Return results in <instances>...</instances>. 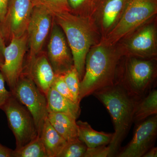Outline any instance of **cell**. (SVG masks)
<instances>
[{
  "label": "cell",
  "instance_id": "cell-2",
  "mask_svg": "<svg viewBox=\"0 0 157 157\" xmlns=\"http://www.w3.org/2000/svg\"><path fill=\"white\" fill-rule=\"evenodd\" d=\"M52 14L54 21L64 33L73 54L74 67L81 81L84 74L87 53L102 39L100 31L91 18L78 16L70 12Z\"/></svg>",
  "mask_w": 157,
  "mask_h": 157
},
{
  "label": "cell",
  "instance_id": "cell-4",
  "mask_svg": "<svg viewBox=\"0 0 157 157\" xmlns=\"http://www.w3.org/2000/svg\"><path fill=\"white\" fill-rule=\"evenodd\" d=\"M155 60L131 56L121 59L117 83L137 102L153 89L157 77Z\"/></svg>",
  "mask_w": 157,
  "mask_h": 157
},
{
  "label": "cell",
  "instance_id": "cell-25",
  "mask_svg": "<svg viewBox=\"0 0 157 157\" xmlns=\"http://www.w3.org/2000/svg\"><path fill=\"white\" fill-rule=\"evenodd\" d=\"M34 4H39L51 11L52 14L70 12L67 0H33Z\"/></svg>",
  "mask_w": 157,
  "mask_h": 157
},
{
  "label": "cell",
  "instance_id": "cell-14",
  "mask_svg": "<svg viewBox=\"0 0 157 157\" xmlns=\"http://www.w3.org/2000/svg\"><path fill=\"white\" fill-rule=\"evenodd\" d=\"M128 0H99L91 19L102 39L115 27L125 9Z\"/></svg>",
  "mask_w": 157,
  "mask_h": 157
},
{
  "label": "cell",
  "instance_id": "cell-8",
  "mask_svg": "<svg viewBox=\"0 0 157 157\" xmlns=\"http://www.w3.org/2000/svg\"><path fill=\"white\" fill-rule=\"evenodd\" d=\"M11 92L30 112L40 136L48 113L46 95L38 88L32 78L23 73Z\"/></svg>",
  "mask_w": 157,
  "mask_h": 157
},
{
  "label": "cell",
  "instance_id": "cell-10",
  "mask_svg": "<svg viewBox=\"0 0 157 157\" xmlns=\"http://www.w3.org/2000/svg\"><path fill=\"white\" fill-rule=\"evenodd\" d=\"M34 6L33 0H9L6 16L0 25L6 44L12 38L25 33Z\"/></svg>",
  "mask_w": 157,
  "mask_h": 157
},
{
  "label": "cell",
  "instance_id": "cell-18",
  "mask_svg": "<svg viewBox=\"0 0 157 157\" xmlns=\"http://www.w3.org/2000/svg\"><path fill=\"white\" fill-rule=\"evenodd\" d=\"M39 137L48 157H58L67 142L54 128L48 118L45 121Z\"/></svg>",
  "mask_w": 157,
  "mask_h": 157
},
{
  "label": "cell",
  "instance_id": "cell-32",
  "mask_svg": "<svg viewBox=\"0 0 157 157\" xmlns=\"http://www.w3.org/2000/svg\"><path fill=\"white\" fill-rule=\"evenodd\" d=\"M157 147H153L151 148L143 156V157H157Z\"/></svg>",
  "mask_w": 157,
  "mask_h": 157
},
{
  "label": "cell",
  "instance_id": "cell-23",
  "mask_svg": "<svg viewBox=\"0 0 157 157\" xmlns=\"http://www.w3.org/2000/svg\"><path fill=\"white\" fill-rule=\"evenodd\" d=\"M87 148L85 144L78 138L67 142L58 157H83Z\"/></svg>",
  "mask_w": 157,
  "mask_h": 157
},
{
  "label": "cell",
  "instance_id": "cell-19",
  "mask_svg": "<svg viewBox=\"0 0 157 157\" xmlns=\"http://www.w3.org/2000/svg\"><path fill=\"white\" fill-rule=\"evenodd\" d=\"M76 124L78 139L84 142L88 148L109 145L112 140L113 133L98 132L87 122L78 121H76Z\"/></svg>",
  "mask_w": 157,
  "mask_h": 157
},
{
  "label": "cell",
  "instance_id": "cell-11",
  "mask_svg": "<svg viewBox=\"0 0 157 157\" xmlns=\"http://www.w3.org/2000/svg\"><path fill=\"white\" fill-rule=\"evenodd\" d=\"M46 53L56 75H64L74 66L73 54L64 33L54 20Z\"/></svg>",
  "mask_w": 157,
  "mask_h": 157
},
{
  "label": "cell",
  "instance_id": "cell-27",
  "mask_svg": "<svg viewBox=\"0 0 157 157\" xmlns=\"http://www.w3.org/2000/svg\"><path fill=\"white\" fill-rule=\"evenodd\" d=\"M109 154V148L107 145H101L88 148L83 157H107Z\"/></svg>",
  "mask_w": 157,
  "mask_h": 157
},
{
  "label": "cell",
  "instance_id": "cell-17",
  "mask_svg": "<svg viewBox=\"0 0 157 157\" xmlns=\"http://www.w3.org/2000/svg\"><path fill=\"white\" fill-rule=\"evenodd\" d=\"M47 118L54 128L67 142L78 139V127L75 118L58 112L48 113Z\"/></svg>",
  "mask_w": 157,
  "mask_h": 157
},
{
  "label": "cell",
  "instance_id": "cell-5",
  "mask_svg": "<svg viewBox=\"0 0 157 157\" xmlns=\"http://www.w3.org/2000/svg\"><path fill=\"white\" fill-rule=\"evenodd\" d=\"M157 0H128L119 21L101 41L115 45L124 37L156 16Z\"/></svg>",
  "mask_w": 157,
  "mask_h": 157
},
{
  "label": "cell",
  "instance_id": "cell-12",
  "mask_svg": "<svg viewBox=\"0 0 157 157\" xmlns=\"http://www.w3.org/2000/svg\"><path fill=\"white\" fill-rule=\"evenodd\" d=\"M27 33L14 37L5 51V62L0 69L6 82L11 91L17 84L23 70L25 57L27 50Z\"/></svg>",
  "mask_w": 157,
  "mask_h": 157
},
{
  "label": "cell",
  "instance_id": "cell-6",
  "mask_svg": "<svg viewBox=\"0 0 157 157\" xmlns=\"http://www.w3.org/2000/svg\"><path fill=\"white\" fill-rule=\"evenodd\" d=\"M156 25L155 17L119 41L115 45L122 56L156 59Z\"/></svg>",
  "mask_w": 157,
  "mask_h": 157
},
{
  "label": "cell",
  "instance_id": "cell-31",
  "mask_svg": "<svg viewBox=\"0 0 157 157\" xmlns=\"http://www.w3.org/2000/svg\"><path fill=\"white\" fill-rule=\"evenodd\" d=\"M14 150L0 143V157H14Z\"/></svg>",
  "mask_w": 157,
  "mask_h": 157
},
{
  "label": "cell",
  "instance_id": "cell-30",
  "mask_svg": "<svg viewBox=\"0 0 157 157\" xmlns=\"http://www.w3.org/2000/svg\"><path fill=\"white\" fill-rule=\"evenodd\" d=\"M9 0H0V25L5 18Z\"/></svg>",
  "mask_w": 157,
  "mask_h": 157
},
{
  "label": "cell",
  "instance_id": "cell-15",
  "mask_svg": "<svg viewBox=\"0 0 157 157\" xmlns=\"http://www.w3.org/2000/svg\"><path fill=\"white\" fill-rule=\"evenodd\" d=\"M22 73L27 74L45 95L52 86L56 76L46 52L44 51L40 52L32 61L24 64Z\"/></svg>",
  "mask_w": 157,
  "mask_h": 157
},
{
  "label": "cell",
  "instance_id": "cell-20",
  "mask_svg": "<svg viewBox=\"0 0 157 157\" xmlns=\"http://www.w3.org/2000/svg\"><path fill=\"white\" fill-rule=\"evenodd\" d=\"M157 114V90L152 89L135 106L133 121L137 124L147 118Z\"/></svg>",
  "mask_w": 157,
  "mask_h": 157
},
{
  "label": "cell",
  "instance_id": "cell-3",
  "mask_svg": "<svg viewBox=\"0 0 157 157\" xmlns=\"http://www.w3.org/2000/svg\"><path fill=\"white\" fill-rule=\"evenodd\" d=\"M92 95L105 106L112 118L115 132L108 145V157L116 156L134 123V112L137 101L117 82L96 91Z\"/></svg>",
  "mask_w": 157,
  "mask_h": 157
},
{
  "label": "cell",
  "instance_id": "cell-28",
  "mask_svg": "<svg viewBox=\"0 0 157 157\" xmlns=\"http://www.w3.org/2000/svg\"><path fill=\"white\" fill-rule=\"evenodd\" d=\"M4 77L0 72V109L11 95V91L6 89Z\"/></svg>",
  "mask_w": 157,
  "mask_h": 157
},
{
  "label": "cell",
  "instance_id": "cell-7",
  "mask_svg": "<svg viewBox=\"0 0 157 157\" xmlns=\"http://www.w3.org/2000/svg\"><path fill=\"white\" fill-rule=\"evenodd\" d=\"M1 109L6 114L8 125L15 137V150L39 136L30 112L12 94Z\"/></svg>",
  "mask_w": 157,
  "mask_h": 157
},
{
  "label": "cell",
  "instance_id": "cell-13",
  "mask_svg": "<svg viewBox=\"0 0 157 157\" xmlns=\"http://www.w3.org/2000/svg\"><path fill=\"white\" fill-rule=\"evenodd\" d=\"M157 136V115L140 122L134 132L132 140L116 157H141L154 147Z\"/></svg>",
  "mask_w": 157,
  "mask_h": 157
},
{
  "label": "cell",
  "instance_id": "cell-9",
  "mask_svg": "<svg viewBox=\"0 0 157 157\" xmlns=\"http://www.w3.org/2000/svg\"><path fill=\"white\" fill-rule=\"evenodd\" d=\"M53 21L51 11L39 4H34L28 25V54L24 63H29L42 51L50 35Z\"/></svg>",
  "mask_w": 157,
  "mask_h": 157
},
{
  "label": "cell",
  "instance_id": "cell-26",
  "mask_svg": "<svg viewBox=\"0 0 157 157\" xmlns=\"http://www.w3.org/2000/svg\"><path fill=\"white\" fill-rule=\"evenodd\" d=\"M52 87L62 96L76 103L65 82L63 75H56Z\"/></svg>",
  "mask_w": 157,
  "mask_h": 157
},
{
  "label": "cell",
  "instance_id": "cell-29",
  "mask_svg": "<svg viewBox=\"0 0 157 157\" xmlns=\"http://www.w3.org/2000/svg\"><path fill=\"white\" fill-rule=\"evenodd\" d=\"M6 45L5 39L0 31V69L4 65L5 62V51Z\"/></svg>",
  "mask_w": 157,
  "mask_h": 157
},
{
  "label": "cell",
  "instance_id": "cell-16",
  "mask_svg": "<svg viewBox=\"0 0 157 157\" xmlns=\"http://www.w3.org/2000/svg\"><path fill=\"white\" fill-rule=\"evenodd\" d=\"M48 112L61 113L76 120L81 113L79 104L62 96L54 88L51 87L46 94Z\"/></svg>",
  "mask_w": 157,
  "mask_h": 157
},
{
  "label": "cell",
  "instance_id": "cell-21",
  "mask_svg": "<svg viewBox=\"0 0 157 157\" xmlns=\"http://www.w3.org/2000/svg\"><path fill=\"white\" fill-rule=\"evenodd\" d=\"M14 157H48L40 137L37 136L19 149L14 150Z\"/></svg>",
  "mask_w": 157,
  "mask_h": 157
},
{
  "label": "cell",
  "instance_id": "cell-1",
  "mask_svg": "<svg viewBox=\"0 0 157 157\" xmlns=\"http://www.w3.org/2000/svg\"><path fill=\"white\" fill-rule=\"evenodd\" d=\"M122 56L116 45L101 41L89 51L84 75L80 81L79 101L95 92L117 82Z\"/></svg>",
  "mask_w": 157,
  "mask_h": 157
},
{
  "label": "cell",
  "instance_id": "cell-22",
  "mask_svg": "<svg viewBox=\"0 0 157 157\" xmlns=\"http://www.w3.org/2000/svg\"><path fill=\"white\" fill-rule=\"evenodd\" d=\"M70 13L91 18L99 0H67Z\"/></svg>",
  "mask_w": 157,
  "mask_h": 157
},
{
  "label": "cell",
  "instance_id": "cell-24",
  "mask_svg": "<svg viewBox=\"0 0 157 157\" xmlns=\"http://www.w3.org/2000/svg\"><path fill=\"white\" fill-rule=\"evenodd\" d=\"M64 78L70 93L72 94L77 104H80L79 101V94L80 90V80L77 70L75 67L63 75Z\"/></svg>",
  "mask_w": 157,
  "mask_h": 157
}]
</instances>
